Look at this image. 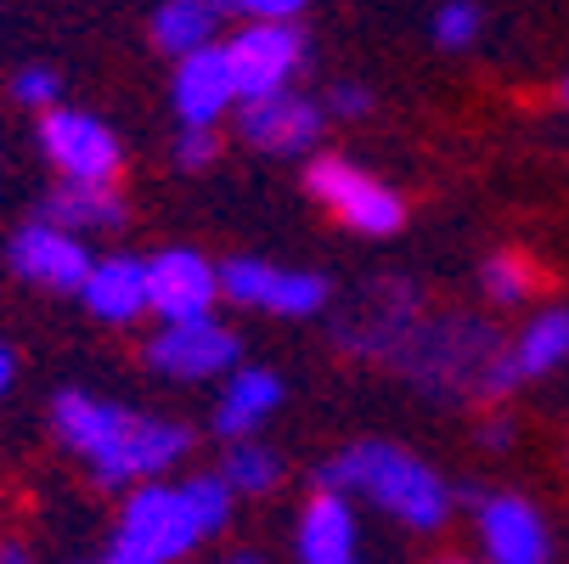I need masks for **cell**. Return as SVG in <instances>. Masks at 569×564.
<instances>
[{
	"label": "cell",
	"mask_w": 569,
	"mask_h": 564,
	"mask_svg": "<svg viewBox=\"0 0 569 564\" xmlns=\"http://www.w3.org/2000/svg\"><path fill=\"white\" fill-rule=\"evenodd\" d=\"M356 542H361L356 503H350L345 492L316 486L310 503H305L299 520H293V558H299V564H361Z\"/></svg>",
	"instance_id": "d6986e66"
},
{
	"label": "cell",
	"mask_w": 569,
	"mask_h": 564,
	"mask_svg": "<svg viewBox=\"0 0 569 564\" xmlns=\"http://www.w3.org/2000/svg\"><path fill=\"white\" fill-rule=\"evenodd\" d=\"M429 34H435V46H440V51H468V46L485 34V12H479V0H440Z\"/></svg>",
	"instance_id": "cb8c5ba5"
},
{
	"label": "cell",
	"mask_w": 569,
	"mask_h": 564,
	"mask_svg": "<svg viewBox=\"0 0 569 564\" xmlns=\"http://www.w3.org/2000/svg\"><path fill=\"white\" fill-rule=\"evenodd\" d=\"M170 165L181 176H203L220 165V130H203V125H181L176 141H170Z\"/></svg>",
	"instance_id": "484cf974"
},
{
	"label": "cell",
	"mask_w": 569,
	"mask_h": 564,
	"mask_svg": "<svg viewBox=\"0 0 569 564\" xmlns=\"http://www.w3.org/2000/svg\"><path fill=\"white\" fill-rule=\"evenodd\" d=\"M220 305V266L192 249V244H170L147 255V310L152 321H192V316H214Z\"/></svg>",
	"instance_id": "5bb4252c"
},
{
	"label": "cell",
	"mask_w": 569,
	"mask_h": 564,
	"mask_svg": "<svg viewBox=\"0 0 569 564\" xmlns=\"http://www.w3.org/2000/svg\"><path fill=\"white\" fill-rule=\"evenodd\" d=\"M79 305L102 328H136L141 316H152L147 310V255H130V249L97 255L86 283H79Z\"/></svg>",
	"instance_id": "ac0fdd59"
},
{
	"label": "cell",
	"mask_w": 569,
	"mask_h": 564,
	"mask_svg": "<svg viewBox=\"0 0 569 564\" xmlns=\"http://www.w3.org/2000/svg\"><path fill=\"white\" fill-rule=\"evenodd\" d=\"M40 215L79 237H108L130 220V198L119 187H97V181H57L40 198Z\"/></svg>",
	"instance_id": "ffe728a7"
},
{
	"label": "cell",
	"mask_w": 569,
	"mask_h": 564,
	"mask_svg": "<svg viewBox=\"0 0 569 564\" xmlns=\"http://www.w3.org/2000/svg\"><path fill=\"white\" fill-rule=\"evenodd\" d=\"M141 362H147V373L170 378V384H209V378H226L242 362V339L220 316L152 321V334L141 345Z\"/></svg>",
	"instance_id": "9c48e42d"
},
{
	"label": "cell",
	"mask_w": 569,
	"mask_h": 564,
	"mask_svg": "<svg viewBox=\"0 0 569 564\" xmlns=\"http://www.w3.org/2000/svg\"><path fill=\"white\" fill-rule=\"evenodd\" d=\"M282 400H288V384H282V373H271V367H231L226 378H220V395H214V413H209V435L226 446V441H249V435H260L277 413H282Z\"/></svg>",
	"instance_id": "e0dca14e"
},
{
	"label": "cell",
	"mask_w": 569,
	"mask_h": 564,
	"mask_svg": "<svg viewBox=\"0 0 569 564\" xmlns=\"http://www.w3.org/2000/svg\"><path fill=\"white\" fill-rule=\"evenodd\" d=\"M372 86H361V79H333V86H328V97H321V108H328V119H367L372 113Z\"/></svg>",
	"instance_id": "4316f807"
},
{
	"label": "cell",
	"mask_w": 569,
	"mask_h": 564,
	"mask_svg": "<svg viewBox=\"0 0 569 564\" xmlns=\"http://www.w3.org/2000/svg\"><path fill=\"white\" fill-rule=\"evenodd\" d=\"M440 564H468V558H440Z\"/></svg>",
	"instance_id": "e575fe53"
},
{
	"label": "cell",
	"mask_w": 569,
	"mask_h": 564,
	"mask_svg": "<svg viewBox=\"0 0 569 564\" xmlns=\"http://www.w3.org/2000/svg\"><path fill=\"white\" fill-rule=\"evenodd\" d=\"M316 486L361 497V503H372L378 514H389L395 525L418 531V536L446 531L451 503H457L446 474L435 463H423L418 452L395 446V441H356V446L333 452L316 468Z\"/></svg>",
	"instance_id": "7a4b0ae2"
},
{
	"label": "cell",
	"mask_w": 569,
	"mask_h": 564,
	"mask_svg": "<svg viewBox=\"0 0 569 564\" xmlns=\"http://www.w3.org/2000/svg\"><path fill=\"white\" fill-rule=\"evenodd\" d=\"M0 564H40V558L29 553V542H18V536H7V542H0Z\"/></svg>",
	"instance_id": "1f68e13d"
},
{
	"label": "cell",
	"mask_w": 569,
	"mask_h": 564,
	"mask_svg": "<svg viewBox=\"0 0 569 564\" xmlns=\"http://www.w3.org/2000/svg\"><path fill=\"white\" fill-rule=\"evenodd\" d=\"M220 299L242 305V310H271L282 321H310L333 305V283L321 271H293L277 260H254V255H231L220 260Z\"/></svg>",
	"instance_id": "ba28073f"
},
{
	"label": "cell",
	"mask_w": 569,
	"mask_h": 564,
	"mask_svg": "<svg viewBox=\"0 0 569 564\" xmlns=\"http://www.w3.org/2000/svg\"><path fill=\"white\" fill-rule=\"evenodd\" d=\"M7 97H12L18 108H29V113H46V108L62 102V73H57L51 62H23V68L7 79Z\"/></svg>",
	"instance_id": "d4e9b609"
},
{
	"label": "cell",
	"mask_w": 569,
	"mask_h": 564,
	"mask_svg": "<svg viewBox=\"0 0 569 564\" xmlns=\"http://www.w3.org/2000/svg\"><path fill=\"white\" fill-rule=\"evenodd\" d=\"M12 384H18V350H12V345H0V400L12 395Z\"/></svg>",
	"instance_id": "4dcf8cb0"
},
{
	"label": "cell",
	"mask_w": 569,
	"mask_h": 564,
	"mask_svg": "<svg viewBox=\"0 0 569 564\" xmlns=\"http://www.w3.org/2000/svg\"><path fill=\"white\" fill-rule=\"evenodd\" d=\"M479 446H485V452H508V446H513V424H508V418L479 424Z\"/></svg>",
	"instance_id": "f1b7e54d"
},
{
	"label": "cell",
	"mask_w": 569,
	"mask_h": 564,
	"mask_svg": "<svg viewBox=\"0 0 569 564\" xmlns=\"http://www.w3.org/2000/svg\"><path fill=\"white\" fill-rule=\"evenodd\" d=\"M226 46V62H231V79H237V97H266V91H282L305 73L310 62V40L299 29V18H254L242 23Z\"/></svg>",
	"instance_id": "30bf717a"
},
{
	"label": "cell",
	"mask_w": 569,
	"mask_h": 564,
	"mask_svg": "<svg viewBox=\"0 0 569 564\" xmlns=\"http://www.w3.org/2000/svg\"><path fill=\"white\" fill-rule=\"evenodd\" d=\"M305 192L339 226H350L361 237H395L406 226V198L389 181H378L372 170H361L356 158H345V152H310Z\"/></svg>",
	"instance_id": "8992f818"
},
{
	"label": "cell",
	"mask_w": 569,
	"mask_h": 564,
	"mask_svg": "<svg viewBox=\"0 0 569 564\" xmlns=\"http://www.w3.org/2000/svg\"><path fill=\"white\" fill-rule=\"evenodd\" d=\"M231 508H237V492L220 479V468L187 474V479L164 474V479H141V486L124 492L113 536L141 547L158 564H181L198 542H209L231 525Z\"/></svg>",
	"instance_id": "3957f363"
},
{
	"label": "cell",
	"mask_w": 569,
	"mask_h": 564,
	"mask_svg": "<svg viewBox=\"0 0 569 564\" xmlns=\"http://www.w3.org/2000/svg\"><path fill=\"white\" fill-rule=\"evenodd\" d=\"M73 564H102V558H73Z\"/></svg>",
	"instance_id": "836d02e7"
},
{
	"label": "cell",
	"mask_w": 569,
	"mask_h": 564,
	"mask_svg": "<svg viewBox=\"0 0 569 564\" xmlns=\"http://www.w3.org/2000/svg\"><path fill=\"white\" fill-rule=\"evenodd\" d=\"M220 564H266L260 553H231V558H220Z\"/></svg>",
	"instance_id": "d6a6232c"
},
{
	"label": "cell",
	"mask_w": 569,
	"mask_h": 564,
	"mask_svg": "<svg viewBox=\"0 0 569 564\" xmlns=\"http://www.w3.org/2000/svg\"><path fill=\"white\" fill-rule=\"evenodd\" d=\"M91 260H97V255H91L86 237L68 231V226H57V220H46V215L23 220V226L12 231V244H7L12 277L29 283V288H46V294H79Z\"/></svg>",
	"instance_id": "7c38bea8"
},
{
	"label": "cell",
	"mask_w": 569,
	"mask_h": 564,
	"mask_svg": "<svg viewBox=\"0 0 569 564\" xmlns=\"http://www.w3.org/2000/svg\"><path fill=\"white\" fill-rule=\"evenodd\" d=\"M473 536L485 564H552V525L525 492H479Z\"/></svg>",
	"instance_id": "4fadbf2b"
},
{
	"label": "cell",
	"mask_w": 569,
	"mask_h": 564,
	"mask_svg": "<svg viewBox=\"0 0 569 564\" xmlns=\"http://www.w3.org/2000/svg\"><path fill=\"white\" fill-rule=\"evenodd\" d=\"M51 435L73 463H86V474L102 492H119V497L141 486V479H164L198 446L192 424L136 413L124 400L79 389V384L51 395Z\"/></svg>",
	"instance_id": "6da1fadb"
},
{
	"label": "cell",
	"mask_w": 569,
	"mask_h": 564,
	"mask_svg": "<svg viewBox=\"0 0 569 564\" xmlns=\"http://www.w3.org/2000/svg\"><path fill=\"white\" fill-rule=\"evenodd\" d=\"M102 564H158V558H147L141 547H130V542L108 536V553H102Z\"/></svg>",
	"instance_id": "f546056e"
},
{
	"label": "cell",
	"mask_w": 569,
	"mask_h": 564,
	"mask_svg": "<svg viewBox=\"0 0 569 564\" xmlns=\"http://www.w3.org/2000/svg\"><path fill=\"white\" fill-rule=\"evenodd\" d=\"M237 79H231V62H226V46H203V51H187L176 57L170 68V113L181 125H203V130H220L231 113H237Z\"/></svg>",
	"instance_id": "2e32d148"
},
{
	"label": "cell",
	"mask_w": 569,
	"mask_h": 564,
	"mask_svg": "<svg viewBox=\"0 0 569 564\" xmlns=\"http://www.w3.org/2000/svg\"><path fill=\"white\" fill-rule=\"evenodd\" d=\"M220 0H158V12L147 23L152 34V51L158 57H187V51H203L220 40Z\"/></svg>",
	"instance_id": "44dd1931"
},
{
	"label": "cell",
	"mask_w": 569,
	"mask_h": 564,
	"mask_svg": "<svg viewBox=\"0 0 569 564\" xmlns=\"http://www.w3.org/2000/svg\"><path fill=\"white\" fill-rule=\"evenodd\" d=\"M282 452H271L260 435H249V441H226V452H220V479L237 492V497H271L277 486H282Z\"/></svg>",
	"instance_id": "7402d4cb"
},
{
	"label": "cell",
	"mask_w": 569,
	"mask_h": 564,
	"mask_svg": "<svg viewBox=\"0 0 569 564\" xmlns=\"http://www.w3.org/2000/svg\"><path fill=\"white\" fill-rule=\"evenodd\" d=\"M231 130L242 147L271 152V158H299L316 152V141L328 136V108H321L310 91H266V97H242L231 113Z\"/></svg>",
	"instance_id": "8fae6325"
},
{
	"label": "cell",
	"mask_w": 569,
	"mask_h": 564,
	"mask_svg": "<svg viewBox=\"0 0 569 564\" xmlns=\"http://www.w3.org/2000/svg\"><path fill=\"white\" fill-rule=\"evenodd\" d=\"M536 288H541L536 260L519 255V249H497V255H485V260H479V294H485V305L519 310V305L536 299Z\"/></svg>",
	"instance_id": "603a6c76"
},
{
	"label": "cell",
	"mask_w": 569,
	"mask_h": 564,
	"mask_svg": "<svg viewBox=\"0 0 569 564\" xmlns=\"http://www.w3.org/2000/svg\"><path fill=\"white\" fill-rule=\"evenodd\" d=\"M563 102H569V79H563Z\"/></svg>",
	"instance_id": "d590c367"
},
{
	"label": "cell",
	"mask_w": 569,
	"mask_h": 564,
	"mask_svg": "<svg viewBox=\"0 0 569 564\" xmlns=\"http://www.w3.org/2000/svg\"><path fill=\"white\" fill-rule=\"evenodd\" d=\"M423 316H429V299H423L418 283L378 277V283L356 288V294L339 305V316H333V345H339L345 356H356V362L389 367Z\"/></svg>",
	"instance_id": "5b68a950"
},
{
	"label": "cell",
	"mask_w": 569,
	"mask_h": 564,
	"mask_svg": "<svg viewBox=\"0 0 569 564\" xmlns=\"http://www.w3.org/2000/svg\"><path fill=\"white\" fill-rule=\"evenodd\" d=\"M569 362V305H541L525 328L502 345L491 378H485V400H508L513 389L558 373Z\"/></svg>",
	"instance_id": "9a60e30c"
},
{
	"label": "cell",
	"mask_w": 569,
	"mask_h": 564,
	"mask_svg": "<svg viewBox=\"0 0 569 564\" xmlns=\"http://www.w3.org/2000/svg\"><path fill=\"white\" fill-rule=\"evenodd\" d=\"M502 345L508 339L497 334V321L468 310H429L389 367L429 400H485V378Z\"/></svg>",
	"instance_id": "277c9868"
},
{
	"label": "cell",
	"mask_w": 569,
	"mask_h": 564,
	"mask_svg": "<svg viewBox=\"0 0 569 564\" xmlns=\"http://www.w3.org/2000/svg\"><path fill=\"white\" fill-rule=\"evenodd\" d=\"M34 141H40V158L57 170V181L119 187V176H124V141H119V130L102 113L57 102V108L40 113Z\"/></svg>",
	"instance_id": "52a82bcc"
},
{
	"label": "cell",
	"mask_w": 569,
	"mask_h": 564,
	"mask_svg": "<svg viewBox=\"0 0 569 564\" xmlns=\"http://www.w3.org/2000/svg\"><path fill=\"white\" fill-rule=\"evenodd\" d=\"M305 7L310 0H220V12H231V18H242V23H254V18H305Z\"/></svg>",
	"instance_id": "83f0119b"
}]
</instances>
